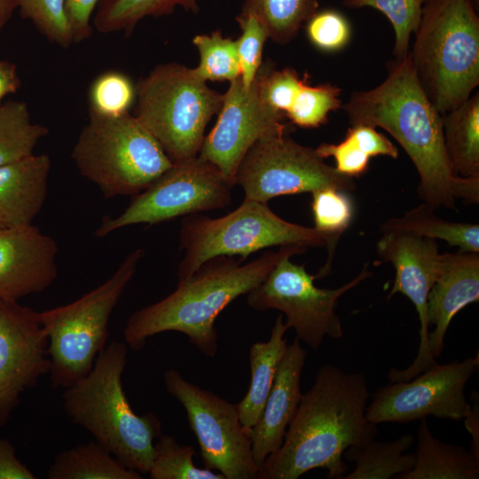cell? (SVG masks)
<instances>
[{
  "label": "cell",
  "instance_id": "obj_36",
  "mask_svg": "<svg viewBox=\"0 0 479 479\" xmlns=\"http://www.w3.org/2000/svg\"><path fill=\"white\" fill-rule=\"evenodd\" d=\"M427 0H344L349 7H372L381 12L391 22L396 43L394 54L400 59L408 53L412 33L419 26L422 8Z\"/></svg>",
  "mask_w": 479,
  "mask_h": 479
},
{
  "label": "cell",
  "instance_id": "obj_22",
  "mask_svg": "<svg viewBox=\"0 0 479 479\" xmlns=\"http://www.w3.org/2000/svg\"><path fill=\"white\" fill-rule=\"evenodd\" d=\"M287 329L289 327L282 315H279L269 340L256 342L250 348V386L244 398L236 404L240 423L248 431L263 413L278 366L287 347L284 337Z\"/></svg>",
  "mask_w": 479,
  "mask_h": 479
},
{
  "label": "cell",
  "instance_id": "obj_46",
  "mask_svg": "<svg viewBox=\"0 0 479 479\" xmlns=\"http://www.w3.org/2000/svg\"><path fill=\"white\" fill-rule=\"evenodd\" d=\"M472 395L474 404H469L464 420L465 427L473 439L471 452L479 459V398L477 392Z\"/></svg>",
  "mask_w": 479,
  "mask_h": 479
},
{
  "label": "cell",
  "instance_id": "obj_9",
  "mask_svg": "<svg viewBox=\"0 0 479 479\" xmlns=\"http://www.w3.org/2000/svg\"><path fill=\"white\" fill-rule=\"evenodd\" d=\"M180 242L185 255L177 275L178 281H183L217 256L238 255L244 260L271 247H326V239L315 228L282 219L267 203L244 199L226 216L210 218L194 214L183 219Z\"/></svg>",
  "mask_w": 479,
  "mask_h": 479
},
{
  "label": "cell",
  "instance_id": "obj_12",
  "mask_svg": "<svg viewBox=\"0 0 479 479\" xmlns=\"http://www.w3.org/2000/svg\"><path fill=\"white\" fill-rule=\"evenodd\" d=\"M245 199L263 203L281 195L313 192L333 187L355 189L352 177L326 164L315 149L302 145L287 134L256 141L246 153L235 175Z\"/></svg>",
  "mask_w": 479,
  "mask_h": 479
},
{
  "label": "cell",
  "instance_id": "obj_7",
  "mask_svg": "<svg viewBox=\"0 0 479 479\" xmlns=\"http://www.w3.org/2000/svg\"><path fill=\"white\" fill-rule=\"evenodd\" d=\"M145 251L136 248L105 282L65 305L39 312L48 338L50 381L54 389H66L92 369L106 347L108 322Z\"/></svg>",
  "mask_w": 479,
  "mask_h": 479
},
{
  "label": "cell",
  "instance_id": "obj_32",
  "mask_svg": "<svg viewBox=\"0 0 479 479\" xmlns=\"http://www.w3.org/2000/svg\"><path fill=\"white\" fill-rule=\"evenodd\" d=\"M200 56L194 75L204 82L229 81L240 76L236 41L224 37L219 30L198 35L192 40Z\"/></svg>",
  "mask_w": 479,
  "mask_h": 479
},
{
  "label": "cell",
  "instance_id": "obj_26",
  "mask_svg": "<svg viewBox=\"0 0 479 479\" xmlns=\"http://www.w3.org/2000/svg\"><path fill=\"white\" fill-rule=\"evenodd\" d=\"M49 479H141L95 440L59 453L50 466Z\"/></svg>",
  "mask_w": 479,
  "mask_h": 479
},
{
  "label": "cell",
  "instance_id": "obj_1",
  "mask_svg": "<svg viewBox=\"0 0 479 479\" xmlns=\"http://www.w3.org/2000/svg\"><path fill=\"white\" fill-rule=\"evenodd\" d=\"M351 125L380 127L407 153L420 183L418 192L433 209H456V202H479V177H461L450 166L444 144L442 114L426 95L409 53L390 65L387 78L353 93L343 106Z\"/></svg>",
  "mask_w": 479,
  "mask_h": 479
},
{
  "label": "cell",
  "instance_id": "obj_34",
  "mask_svg": "<svg viewBox=\"0 0 479 479\" xmlns=\"http://www.w3.org/2000/svg\"><path fill=\"white\" fill-rule=\"evenodd\" d=\"M136 100V86L130 78L119 71L98 75L88 91L89 114L115 117L130 113Z\"/></svg>",
  "mask_w": 479,
  "mask_h": 479
},
{
  "label": "cell",
  "instance_id": "obj_41",
  "mask_svg": "<svg viewBox=\"0 0 479 479\" xmlns=\"http://www.w3.org/2000/svg\"><path fill=\"white\" fill-rule=\"evenodd\" d=\"M315 151L322 159L333 157L335 169L349 177L362 176L369 168L370 157L345 137L338 144L323 143Z\"/></svg>",
  "mask_w": 479,
  "mask_h": 479
},
{
  "label": "cell",
  "instance_id": "obj_39",
  "mask_svg": "<svg viewBox=\"0 0 479 479\" xmlns=\"http://www.w3.org/2000/svg\"><path fill=\"white\" fill-rule=\"evenodd\" d=\"M261 95L273 111L286 116L294 98L307 82L293 68L272 71L269 67H260L256 75Z\"/></svg>",
  "mask_w": 479,
  "mask_h": 479
},
{
  "label": "cell",
  "instance_id": "obj_30",
  "mask_svg": "<svg viewBox=\"0 0 479 479\" xmlns=\"http://www.w3.org/2000/svg\"><path fill=\"white\" fill-rule=\"evenodd\" d=\"M348 192L327 187L312 192L311 211L315 229L326 239L328 257L316 278L325 276L331 268L335 247L342 234L349 228L354 206Z\"/></svg>",
  "mask_w": 479,
  "mask_h": 479
},
{
  "label": "cell",
  "instance_id": "obj_23",
  "mask_svg": "<svg viewBox=\"0 0 479 479\" xmlns=\"http://www.w3.org/2000/svg\"><path fill=\"white\" fill-rule=\"evenodd\" d=\"M415 464L398 479H477L479 459L460 445L445 444L435 437L426 419L417 432Z\"/></svg>",
  "mask_w": 479,
  "mask_h": 479
},
{
  "label": "cell",
  "instance_id": "obj_27",
  "mask_svg": "<svg viewBox=\"0 0 479 479\" xmlns=\"http://www.w3.org/2000/svg\"><path fill=\"white\" fill-rule=\"evenodd\" d=\"M431 207L423 203L398 218H390L381 227L382 232H400L433 240H442L459 251L479 253V225L457 223L438 217Z\"/></svg>",
  "mask_w": 479,
  "mask_h": 479
},
{
  "label": "cell",
  "instance_id": "obj_40",
  "mask_svg": "<svg viewBox=\"0 0 479 479\" xmlns=\"http://www.w3.org/2000/svg\"><path fill=\"white\" fill-rule=\"evenodd\" d=\"M306 23L309 40L323 51H339L350 38L351 30L348 20L335 10L317 11Z\"/></svg>",
  "mask_w": 479,
  "mask_h": 479
},
{
  "label": "cell",
  "instance_id": "obj_31",
  "mask_svg": "<svg viewBox=\"0 0 479 479\" xmlns=\"http://www.w3.org/2000/svg\"><path fill=\"white\" fill-rule=\"evenodd\" d=\"M318 7V0H246L244 11L254 13L264 26L268 37L286 43Z\"/></svg>",
  "mask_w": 479,
  "mask_h": 479
},
{
  "label": "cell",
  "instance_id": "obj_10",
  "mask_svg": "<svg viewBox=\"0 0 479 479\" xmlns=\"http://www.w3.org/2000/svg\"><path fill=\"white\" fill-rule=\"evenodd\" d=\"M292 256L287 255L279 260L265 279L247 293V301L255 310L281 311L296 338L316 350L326 336L342 337V324L335 311L338 301L372 272L365 264L353 279L342 287L319 288L314 284L316 276L308 273L304 265L291 262Z\"/></svg>",
  "mask_w": 479,
  "mask_h": 479
},
{
  "label": "cell",
  "instance_id": "obj_29",
  "mask_svg": "<svg viewBox=\"0 0 479 479\" xmlns=\"http://www.w3.org/2000/svg\"><path fill=\"white\" fill-rule=\"evenodd\" d=\"M48 133L47 127L32 122L26 102L0 104V167L33 154Z\"/></svg>",
  "mask_w": 479,
  "mask_h": 479
},
{
  "label": "cell",
  "instance_id": "obj_14",
  "mask_svg": "<svg viewBox=\"0 0 479 479\" xmlns=\"http://www.w3.org/2000/svg\"><path fill=\"white\" fill-rule=\"evenodd\" d=\"M477 367L478 356L436 364L407 381H390L373 393L366 420L376 425L406 423L429 415L460 420L469 405L465 387Z\"/></svg>",
  "mask_w": 479,
  "mask_h": 479
},
{
  "label": "cell",
  "instance_id": "obj_24",
  "mask_svg": "<svg viewBox=\"0 0 479 479\" xmlns=\"http://www.w3.org/2000/svg\"><path fill=\"white\" fill-rule=\"evenodd\" d=\"M444 144L453 173L479 177V96L442 115Z\"/></svg>",
  "mask_w": 479,
  "mask_h": 479
},
{
  "label": "cell",
  "instance_id": "obj_13",
  "mask_svg": "<svg viewBox=\"0 0 479 479\" xmlns=\"http://www.w3.org/2000/svg\"><path fill=\"white\" fill-rule=\"evenodd\" d=\"M163 378L169 394L185 409L205 467L218 470L224 479L257 478L250 431L240 423L236 404L187 381L176 369Z\"/></svg>",
  "mask_w": 479,
  "mask_h": 479
},
{
  "label": "cell",
  "instance_id": "obj_16",
  "mask_svg": "<svg viewBox=\"0 0 479 479\" xmlns=\"http://www.w3.org/2000/svg\"><path fill=\"white\" fill-rule=\"evenodd\" d=\"M376 249L380 258L391 263L396 271L389 298L403 294L413 303L419 317L420 345L415 359L406 369L391 368L388 373L391 382L407 381L437 364L428 347L427 302L440 274L443 254L436 240L393 231L382 232Z\"/></svg>",
  "mask_w": 479,
  "mask_h": 479
},
{
  "label": "cell",
  "instance_id": "obj_45",
  "mask_svg": "<svg viewBox=\"0 0 479 479\" xmlns=\"http://www.w3.org/2000/svg\"><path fill=\"white\" fill-rule=\"evenodd\" d=\"M21 86V82L15 64L0 59V104L8 94L16 93Z\"/></svg>",
  "mask_w": 479,
  "mask_h": 479
},
{
  "label": "cell",
  "instance_id": "obj_5",
  "mask_svg": "<svg viewBox=\"0 0 479 479\" xmlns=\"http://www.w3.org/2000/svg\"><path fill=\"white\" fill-rule=\"evenodd\" d=\"M409 53L428 98L443 115L479 83V19L471 0H427Z\"/></svg>",
  "mask_w": 479,
  "mask_h": 479
},
{
  "label": "cell",
  "instance_id": "obj_20",
  "mask_svg": "<svg viewBox=\"0 0 479 479\" xmlns=\"http://www.w3.org/2000/svg\"><path fill=\"white\" fill-rule=\"evenodd\" d=\"M479 300V253L443 254L440 274L427 302L428 347L436 358L441 356L451 321L467 305Z\"/></svg>",
  "mask_w": 479,
  "mask_h": 479
},
{
  "label": "cell",
  "instance_id": "obj_33",
  "mask_svg": "<svg viewBox=\"0 0 479 479\" xmlns=\"http://www.w3.org/2000/svg\"><path fill=\"white\" fill-rule=\"evenodd\" d=\"M194 449L181 445L175 437L162 435L154 444V454L148 472L152 479H224L220 473L194 466Z\"/></svg>",
  "mask_w": 479,
  "mask_h": 479
},
{
  "label": "cell",
  "instance_id": "obj_21",
  "mask_svg": "<svg viewBox=\"0 0 479 479\" xmlns=\"http://www.w3.org/2000/svg\"><path fill=\"white\" fill-rule=\"evenodd\" d=\"M50 170L46 153L0 167V228L33 224L47 199Z\"/></svg>",
  "mask_w": 479,
  "mask_h": 479
},
{
  "label": "cell",
  "instance_id": "obj_3",
  "mask_svg": "<svg viewBox=\"0 0 479 479\" xmlns=\"http://www.w3.org/2000/svg\"><path fill=\"white\" fill-rule=\"evenodd\" d=\"M306 249L284 246L247 263L234 256L207 261L188 279L178 281L170 294L131 314L123 331L125 343L138 351L150 337L176 331L185 334L202 354L214 357L218 348L214 324L219 313L262 283L283 256L302 254Z\"/></svg>",
  "mask_w": 479,
  "mask_h": 479
},
{
  "label": "cell",
  "instance_id": "obj_42",
  "mask_svg": "<svg viewBox=\"0 0 479 479\" xmlns=\"http://www.w3.org/2000/svg\"><path fill=\"white\" fill-rule=\"evenodd\" d=\"M345 138L356 145L370 158L373 156L398 157V150L389 139L369 125H351Z\"/></svg>",
  "mask_w": 479,
  "mask_h": 479
},
{
  "label": "cell",
  "instance_id": "obj_47",
  "mask_svg": "<svg viewBox=\"0 0 479 479\" xmlns=\"http://www.w3.org/2000/svg\"><path fill=\"white\" fill-rule=\"evenodd\" d=\"M17 8V0H0V32L4 29Z\"/></svg>",
  "mask_w": 479,
  "mask_h": 479
},
{
  "label": "cell",
  "instance_id": "obj_6",
  "mask_svg": "<svg viewBox=\"0 0 479 479\" xmlns=\"http://www.w3.org/2000/svg\"><path fill=\"white\" fill-rule=\"evenodd\" d=\"M71 159L105 198L135 196L173 164L154 137L130 113L115 117L89 114Z\"/></svg>",
  "mask_w": 479,
  "mask_h": 479
},
{
  "label": "cell",
  "instance_id": "obj_17",
  "mask_svg": "<svg viewBox=\"0 0 479 479\" xmlns=\"http://www.w3.org/2000/svg\"><path fill=\"white\" fill-rule=\"evenodd\" d=\"M48 338L39 312L0 297V427L7 424L21 395L49 374Z\"/></svg>",
  "mask_w": 479,
  "mask_h": 479
},
{
  "label": "cell",
  "instance_id": "obj_37",
  "mask_svg": "<svg viewBox=\"0 0 479 479\" xmlns=\"http://www.w3.org/2000/svg\"><path fill=\"white\" fill-rule=\"evenodd\" d=\"M20 16L30 20L48 41L62 48L74 43L65 0H17Z\"/></svg>",
  "mask_w": 479,
  "mask_h": 479
},
{
  "label": "cell",
  "instance_id": "obj_15",
  "mask_svg": "<svg viewBox=\"0 0 479 479\" xmlns=\"http://www.w3.org/2000/svg\"><path fill=\"white\" fill-rule=\"evenodd\" d=\"M283 117L263 99L256 76L249 88L240 76L230 82L217 121L204 137L198 156L214 164L233 186L241 160L256 141L287 134Z\"/></svg>",
  "mask_w": 479,
  "mask_h": 479
},
{
  "label": "cell",
  "instance_id": "obj_11",
  "mask_svg": "<svg viewBox=\"0 0 479 479\" xmlns=\"http://www.w3.org/2000/svg\"><path fill=\"white\" fill-rule=\"evenodd\" d=\"M219 169L199 156L173 162L172 166L115 217H104L95 231L103 238L121 228L166 222L228 206L232 188Z\"/></svg>",
  "mask_w": 479,
  "mask_h": 479
},
{
  "label": "cell",
  "instance_id": "obj_38",
  "mask_svg": "<svg viewBox=\"0 0 479 479\" xmlns=\"http://www.w3.org/2000/svg\"><path fill=\"white\" fill-rule=\"evenodd\" d=\"M241 35L236 41L240 66V79L246 88L253 83L261 66L267 31L259 19L252 12L244 11L236 18Z\"/></svg>",
  "mask_w": 479,
  "mask_h": 479
},
{
  "label": "cell",
  "instance_id": "obj_44",
  "mask_svg": "<svg viewBox=\"0 0 479 479\" xmlns=\"http://www.w3.org/2000/svg\"><path fill=\"white\" fill-rule=\"evenodd\" d=\"M35 474L15 454V447L0 436V479H35Z\"/></svg>",
  "mask_w": 479,
  "mask_h": 479
},
{
  "label": "cell",
  "instance_id": "obj_4",
  "mask_svg": "<svg viewBox=\"0 0 479 479\" xmlns=\"http://www.w3.org/2000/svg\"><path fill=\"white\" fill-rule=\"evenodd\" d=\"M129 347L112 342L98 355L91 371L64 389L63 408L71 421L90 433L130 469L148 473L161 422L152 412L137 415L122 388Z\"/></svg>",
  "mask_w": 479,
  "mask_h": 479
},
{
  "label": "cell",
  "instance_id": "obj_43",
  "mask_svg": "<svg viewBox=\"0 0 479 479\" xmlns=\"http://www.w3.org/2000/svg\"><path fill=\"white\" fill-rule=\"evenodd\" d=\"M100 0H65V10L73 41L80 43L89 39L93 33L91 14Z\"/></svg>",
  "mask_w": 479,
  "mask_h": 479
},
{
  "label": "cell",
  "instance_id": "obj_18",
  "mask_svg": "<svg viewBox=\"0 0 479 479\" xmlns=\"http://www.w3.org/2000/svg\"><path fill=\"white\" fill-rule=\"evenodd\" d=\"M58 245L32 225L0 228V297L19 301L58 277Z\"/></svg>",
  "mask_w": 479,
  "mask_h": 479
},
{
  "label": "cell",
  "instance_id": "obj_28",
  "mask_svg": "<svg viewBox=\"0 0 479 479\" xmlns=\"http://www.w3.org/2000/svg\"><path fill=\"white\" fill-rule=\"evenodd\" d=\"M177 6L194 13L199 11L196 0H100L93 26L102 34L129 35L144 18L169 14Z\"/></svg>",
  "mask_w": 479,
  "mask_h": 479
},
{
  "label": "cell",
  "instance_id": "obj_35",
  "mask_svg": "<svg viewBox=\"0 0 479 479\" xmlns=\"http://www.w3.org/2000/svg\"><path fill=\"white\" fill-rule=\"evenodd\" d=\"M340 88L330 83L310 86L306 82L286 116L302 128H317L327 122L328 114L342 106Z\"/></svg>",
  "mask_w": 479,
  "mask_h": 479
},
{
  "label": "cell",
  "instance_id": "obj_2",
  "mask_svg": "<svg viewBox=\"0 0 479 479\" xmlns=\"http://www.w3.org/2000/svg\"><path fill=\"white\" fill-rule=\"evenodd\" d=\"M369 393L362 373H348L326 365L311 388L302 394L283 443L259 469L260 479H297L316 469H326L330 479L348 471L344 452L360 446L378 434L366 420Z\"/></svg>",
  "mask_w": 479,
  "mask_h": 479
},
{
  "label": "cell",
  "instance_id": "obj_25",
  "mask_svg": "<svg viewBox=\"0 0 479 479\" xmlns=\"http://www.w3.org/2000/svg\"><path fill=\"white\" fill-rule=\"evenodd\" d=\"M413 442L411 434H404L391 442L373 438L363 445L349 447L343 455L356 467L342 479H398L414 467L415 454L406 453Z\"/></svg>",
  "mask_w": 479,
  "mask_h": 479
},
{
  "label": "cell",
  "instance_id": "obj_19",
  "mask_svg": "<svg viewBox=\"0 0 479 479\" xmlns=\"http://www.w3.org/2000/svg\"><path fill=\"white\" fill-rule=\"evenodd\" d=\"M306 357L307 352L297 338L287 344L263 413L250 429L252 455L259 469L281 446L287 428L296 412L302 396L300 381Z\"/></svg>",
  "mask_w": 479,
  "mask_h": 479
},
{
  "label": "cell",
  "instance_id": "obj_8",
  "mask_svg": "<svg viewBox=\"0 0 479 479\" xmlns=\"http://www.w3.org/2000/svg\"><path fill=\"white\" fill-rule=\"evenodd\" d=\"M223 99L192 69L162 64L136 85L134 116L177 162L198 156L206 126L220 111Z\"/></svg>",
  "mask_w": 479,
  "mask_h": 479
}]
</instances>
